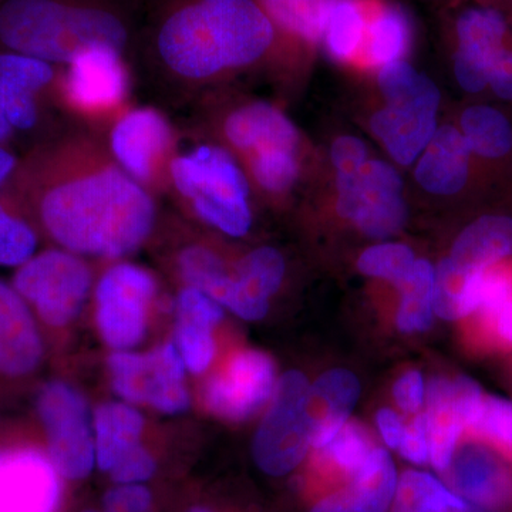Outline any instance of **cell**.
I'll return each instance as SVG.
<instances>
[{
	"instance_id": "6da1fadb",
	"label": "cell",
	"mask_w": 512,
	"mask_h": 512,
	"mask_svg": "<svg viewBox=\"0 0 512 512\" xmlns=\"http://www.w3.org/2000/svg\"><path fill=\"white\" fill-rule=\"evenodd\" d=\"M56 244L117 259L140 248L156 224L150 192L87 137L35 148L6 184Z\"/></svg>"
},
{
	"instance_id": "7a4b0ae2",
	"label": "cell",
	"mask_w": 512,
	"mask_h": 512,
	"mask_svg": "<svg viewBox=\"0 0 512 512\" xmlns=\"http://www.w3.org/2000/svg\"><path fill=\"white\" fill-rule=\"evenodd\" d=\"M275 42L258 0H170L154 37L161 63L192 82L251 66Z\"/></svg>"
},
{
	"instance_id": "3957f363",
	"label": "cell",
	"mask_w": 512,
	"mask_h": 512,
	"mask_svg": "<svg viewBox=\"0 0 512 512\" xmlns=\"http://www.w3.org/2000/svg\"><path fill=\"white\" fill-rule=\"evenodd\" d=\"M128 25L107 0H0V47L69 64L93 47L124 52Z\"/></svg>"
},
{
	"instance_id": "277c9868",
	"label": "cell",
	"mask_w": 512,
	"mask_h": 512,
	"mask_svg": "<svg viewBox=\"0 0 512 512\" xmlns=\"http://www.w3.org/2000/svg\"><path fill=\"white\" fill-rule=\"evenodd\" d=\"M168 183L211 227L231 237H242L251 227L247 175L228 151L202 144L175 154Z\"/></svg>"
},
{
	"instance_id": "5b68a950",
	"label": "cell",
	"mask_w": 512,
	"mask_h": 512,
	"mask_svg": "<svg viewBox=\"0 0 512 512\" xmlns=\"http://www.w3.org/2000/svg\"><path fill=\"white\" fill-rule=\"evenodd\" d=\"M92 282V271L79 255L52 249L19 266L12 286L43 322L60 328L82 311Z\"/></svg>"
},
{
	"instance_id": "8992f818",
	"label": "cell",
	"mask_w": 512,
	"mask_h": 512,
	"mask_svg": "<svg viewBox=\"0 0 512 512\" xmlns=\"http://www.w3.org/2000/svg\"><path fill=\"white\" fill-rule=\"evenodd\" d=\"M308 399L309 384L302 373H286L276 384L271 407L252 446L255 463L269 476L291 473L306 456L312 444Z\"/></svg>"
},
{
	"instance_id": "52a82bcc",
	"label": "cell",
	"mask_w": 512,
	"mask_h": 512,
	"mask_svg": "<svg viewBox=\"0 0 512 512\" xmlns=\"http://www.w3.org/2000/svg\"><path fill=\"white\" fill-rule=\"evenodd\" d=\"M37 412L57 473L70 480L89 476L96 463V443L89 409L80 393L66 383H47L37 399Z\"/></svg>"
},
{
	"instance_id": "ba28073f",
	"label": "cell",
	"mask_w": 512,
	"mask_h": 512,
	"mask_svg": "<svg viewBox=\"0 0 512 512\" xmlns=\"http://www.w3.org/2000/svg\"><path fill=\"white\" fill-rule=\"evenodd\" d=\"M109 369L114 390L127 402L148 404L167 414L188 409L185 365L174 343H165L147 355L114 353Z\"/></svg>"
},
{
	"instance_id": "9c48e42d",
	"label": "cell",
	"mask_w": 512,
	"mask_h": 512,
	"mask_svg": "<svg viewBox=\"0 0 512 512\" xmlns=\"http://www.w3.org/2000/svg\"><path fill=\"white\" fill-rule=\"evenodd\" d=\"M157 282L133 264L111 266L96 288V319L101 338L111 349L126 352L143 340Z\"/></svg>"
},
{
	"instance_id": "30bf717a",
	"label": "cell",
	"mask_w": 512,
	"mask_h": 512,
	"mask_svg": "<svg viewBox=\"0 0 512 512\" xmlns=\"http://www.w3.org/2000/svg\"><path fill=\"white\" fill-rule=\"evenodd\" d=\"M175 136L170 121L151 107H138L117 117L110 131L111 157L138 184L160 187L168 181Z\"/></svg>"
},
{
	"instance_id": "8fae6325",
	"label": "cell",
	"mask_w": 512,
	"mask_h": 512,
	"mask_svg": "<svg viewBox=\"0 0 512 512\" xmlns=\"http://www.w3.org/2000/svg\"><path fill=\"white\" fill-rule=\"evenodd\" d=\"M338 192L339 214L369 237H392L406 222L402 178L384 161L367 160Z\"/></svg>"
},
{
	"instance_id": "7c38bea8",
	"label": "cell",
	"mask_w": 512,
	"mask_h": 512,
	"mask_svg": "<svg viewBox=\"0 0 512 512\" xmlns=\"http://www.w3.org/2000/svg\"><path fill=\"white\" fill-rule=\"evenodd\" d=\"M66 103L77 113L106 116L123 106L128 94V73L123 52L93 47L67 64L62 80Z\"/></svg>"
},
{
	"instance_id": "4fadbf2b",
	"label": "cell",
	"mask_w": 512,
	"mask_h": 512,
	"mask_svg": "<svg viewBox=\"0 0 512 512\" xmlns=\"http://www.w3.org/2000/svg\"><path fill=\"white\" fill-rule=\"evenodd\" d=\"M440 99L433 84L413 96L387 101L372 117L370 128L394 161L410 165L419 160L436 133Z\"/></svg>"
},
{
	"instance_id": "5bb4252c",
	"label": "cell",
	"mask_w": 512,
	"mask_h": 512,
	"mask_svg": "<svg viewBox=\"0 0 512 512\" xmlns=\"http://www.w3.org/2000/svg\"><path fill=\"white\" fill-rule=\"evenodd\" d=\"M480 386L470 377L454 382L436 379L427 390V427L430 460L436 470L447 471L456 453L458 439L470 429L483 402Z\"/></svg>"
},
{
	"instance_id": "9a60e30c",
	"label": "cell",
	"mask_w": 512,
	"mask_h": 512,
	"mask_svg": "<svg viewBox=\"0 0 512 512\" xmlns=\"http://www.w3.org/2000/svg\"><path fill=\"white\" fill-rule=\"evenodd\" d=\"M275 372L271 359L261 352L238 353L224 372L205 386L208 409L228 420H244L261 409L274 394Z\"/></svg>"
},
{
	"instance_id": "2e32d148",
	"label": "cell",
	"mask_w": 512,
	"mask_h": 512,
	"mask_svg": "<svg viewBox=\"0 0 512 512\" xmlns=\"http://www.w3.org/2000/svg\"><path fill=\"white\" fill-rule=\"evenodd\" d=\"M59 495L50 458L32 448L0 453V512H55Z\"/></svg>"
},
{
	"instance_id": "e0dca14e",
	"label": "cell",
	"mask_w": 512,
	"mask_h": 512,
	"mask_svg": "<svg viewBox=\"0 0 512 512\" xmlns=\"http://www.w3.org/2000/svg\"><path fill=\"white\" fill-rule=\"evenodd\" d=\"M446 473L451 487L468 503L488 512L512 507V470L504 458L480 444L456 451Z\"/></svg>"
},
{
	"instance_id": "ac0fdd59",
	"label": "cell",
	"mask_w": 512,
	"mask_h": 512,
	"mask_svg": "<svg viewBox=\"0 0 512 512\" xmlns=\"http://www.w3.org/2000/svg\"><path fill=\"white\" fill-rule=\"evenodd\" d=\"M457 52L454 74L458 84L468 93L483 92L488 86L491 59L507 36V23L498 10L468 9L456 22Z\"/></svg>"
},
{
	"instance_id": "d6986e66",
	"label": "cell",
	"mask_w": 512,
	"mask_h": 512,
	"mask_svg": "<svg viewBox=\"0 0 512 512\" xmlns=\"http://www.w3.org/2000/svg\"><path fill=\"white\" fill-rule=\"evenodd\" d=\"M52 63L19 53H0V107L15 131H29L39 121V100L55 82Z\"/></svg>"
},
{
	"instance_id": "ffe728a7",
	"label": "cell",
	"mask_w": 512,
	"mask_h": 512,
	"mask_svg": "<svg viewBox=\"0 0 512 512\" xmlns=\"http://www.w3.org/2000/svg\"><path fill=\"white\" fill-rule=\"evenodd\" d=\"M42 357V339L28 303L0 279V373L29 375Z\"/></svg>"
},
{
	"instance_id": "44dd1931",
	"label": "cell",
	"mask_w": 512,
	"mask_h": 512,
	"mask_svg": "<svg viewBox=\"0 0 512 512\" xmlns=\"http://www.w3.org/2000/svg\"><path fill=\"white\" fill-rule=\"evenodd\" d=\"M177 349L185 369L202 373L211 365L215 355L212 329L224 313L220 303L198 289H183L177 298Z\"/></svg>"
},
{
	"instance_id": "7402d4cb",
	"label": "cell",
	"mask_w": 512,
	"mask_h": 512,
	"mask_svg": "<svg viewBox=\"0 0 512 512\" xmlns=\"http://www.w3.org/2000/svg\"><path fill=\"white\" fill-rule=\"evenodd\" d=\"M470 158V148L458 128H437L429 146L417 160L414 171L417 183L431 194H457L467 184Z\"/></svg>"
},
{
	"instance_id": "603a6c76",
	"label": "cell",
	"mask_w": 512,
	"mask_h": 512,
	"mask_svg": "<svg viewBox=\"0 0 512 512\" xmlns=\"http://www.w3.org/2000/svg\"><path fill=\"white\" fill-rule=\"evenodd\" d=\"M228 143L244 153L266 148L298 146V131L292 121L268 103H251L232 111L224 123Z\"/></svg>"
},
{
	"instance_id": "cb8c5ba5",
	"label": "cell",
	"mask_w": 512,
	"mask_h": 512,
	"mask_svg": "<svg viewBox=\"0 0 512 512\" xmlns=\"http://www.w3.org/2000/svg\"><path fill=\"white\" fill-rule=\"evenodd\" d=\"M360 384L348 370H330L309 387L312 446L325 448L346 424L359 399Z\"/></svg>"
},
{
	"instance_id": "d4e9b609",
	"label": "cell",
	"mask_w": 512,
	"mask_h": 512,
	"mask_svg": "<svg viewBox=\"0 0 512 512\" xmlns=\"http://www.w3.org/2000/svg\"><path fill=\"white\" fill-rule=\"evenodd\" d=\"M512 256V218L485 215L468 225L454 242L448 256L464 274L483 271Z\"/></svg>"
},
{
	"instance_id": "484cf974",
	"label": "cell",
	"mask_w": 512,
	"mask_h": 512,
	"mask_svg": "<svg viewBox=\"0 0 512 512\" xmlns=\"http://www.w3.org/2000/svg\"><path fill=\"white\" fill-rule=\"evenodd\" d=\"M143 430V416L130 404L114 402L100 406L94 416L97 466L110 471L127 451L140 444Z\"/></svg>"
},
{
	"instance_id": "4316f807",
	"label": "cell",
	"mask_w": 512,
	"mask_h": 512,
	"mask_svg": "<svg viewBox=\"0 0 512 512\" xmlns=\"http://www.w3.org/2000/svg\"><path fill=\"white\" fill-rule=\"evenodd\" d=\"M397 481L392 458L383 448L375 447L345 488L349 512H387L393 504Z\"/></svg>"
},
{
	"instance_id": "83f0119b",
	"label": "cell",
	"mask_w": 512,
	"mask_h": 512,
	"mask_svg": "<svg viewBox=\"0 0 512 512\" xmlns=\"http://www.w3.org/2000/svg\"><path fill=\"white\" fill-rule=\"evenodd\" d=\"M410 22L403 9L392 3H370L365 46L375 66L399 62L410 46Z\"/></svg>"
},
{
	"instance_id": "f1b7e54d",
	"label": "cell",
	"mask_w": 512,
	"mask_h": 512,
	"mask_svg": "<svg viewBox=\"0 0 512 512\" xmlns=\"http://www.w3.org/2000/svg\"><path fill=\"white\" fill-rule=\"evenodd\" d=\"M333 2L335 0H258L274 25L276 37L284 35L308 45L322 40Z\"/></svg>"
},
{
	"instance_id": "f546056e",
	"label": "cell",
	"mask_w": 512,
	"mask_h": 512,
	"mask_svg": "<svg viewBox=\"0 0 512 512\" xmlns=\"http://www.w3.org/2000/svg\"><path fill=\"white\" fill-rule=\"evenodd\" d=\"M178 271L188 286L204 292L225 308H231L238 282L214 251L201 245L183 249L178 256Z\"/></svg>"
},
{
	"instance_id": "4dcf8cb0",
	"label": "cell",
	"mask_w": 512,
	"mask_h": 512,
	"mask_svg": "<svg viewBox=\"0 0 512 512\" xmlns=\"http://www.w3.org/2000/svg\"><path fill=\"white\" fill-rule=\"evenodd\" d=\"M370 3L365 0H335L326 20L322 40L330 55L349 60L365 45Z\"/></svg>"
},
{
	"instance_id": "1f68e13d",
	"label": "cell",
	"mask_w": 512,
	"mask_h": 512,
	"mask_svg": "<svg viewBox=\"0 0 512 512\" xmlns=\"http://www.w3.org/2000/svg\"><path fill=\"white\" fill-rule=\"evenodd\" d=\"M460 131L471 153L484 158H501L512 150V126L500 110L471 106L460 119Z\"/></svg>"
},
{
	"instance_id": "d6a6232c",
	"label": "cell",
	"mask_w": 512,
	"mask_h": 512,
	"mask_svg": "<svg viewBox=\"0 0 512 512\" xmlns=\"http://www.w3.org/2000/svg\"><path fill=\"white\" fill-rule=\"evenodd\" d=\"M464 505L466 500L437 478L420 471H406L397 481L392 512H453Z\"/></svg>"
},
{
	"instance_id": "836d02e7",
	"label": "cell",
	"mask_w": 512,
	"mask_h": 512,
	"mask_svg": "<svg viewBox=\"0 0 512 512\" xmlns=\"http://www.w3.org/2000/svg\"><path fill=\"white\" fill-rule=\"evenodd\" d=\"M9 188H0V266H22L36 255L37 234Z\"/></svg>"
},
{
	"instance_id": "e575fe53",
	"label": "cell",
	"mask_w": 512,
	"mask_h": 512,
	"mask_svg": "<svg viewBox=\"0 0 512 512\" xmlns=\"http://www.w3.org/2000/svg\"><path fill=\"white\" fill-rule=\"evenodd\" d=\"M403 292L397 325L403 332H423L433 319L434 269L426 259L414 264L406 281L399 286Z\"/></svg>"
},
{
	"instance_id": "d590c367",
	"label": "cell",
	"mask_w": 512,
	"mask_h": 512,
	"mask_svg": "<svg viewBox=\"0 0 512 512\" xmlns=\"http://www.w3.org/2000/svg\"><path fill=\"white\" fill-rule=\"evenodd\" d=\"M285 261L274 248H258L239 261L235 279L256 299L268 301L284 281Z\"/></svg>"
},
{
	"instance_id": "8d00e7d4",
	"label": "cell",
	"mask_w": 512,
	"mask_h": 512,
	"mask_svg": "<svg viewBox=\"0 0 512 512\" xmlns=\"http://www.w3.org/2000/svg\"><path fill=\"white\" fill-rule=\"evenodd\" d=\"M251 173L262 190L284 194L296 183L299 165L293 148H266L249 154Z\"/></svg>"
},
{
	"instance_id": "74e56055",
	"label": "cell",
	"mask_w": 512,
	"mask_h": 512,
	"mask_svg": "<svg viewBox=\"0 0 512 512\" xmlns=\"http://www.w3.org/2000/svg\"><path fill=\"white\" fill-rule=\"evenodd\" d=\"M414 264L416 259L412 249L407 245L392 244V242L366 249L357 262L362 274L387 279L397 286L406 281Z\"/></svg>"
},
{
	"instance_id": "f35d334b",
	"label": "cell",
	"mask_w": 512,
	"mask_h": 512,
	"mask_svg": "<svg viewBox=\"0 0 512 512\" xmlns=\"http://www.w3.org/2000/svg\"><path fill=\"white\" fill-rule=\"evenodd\" d=\"M470 430L490 441L512 461V403L501 397H483Z\"/></svg>"
},
{
	"instance_id": "ab89813d",
	"label": "cell",
	"mask_w": 512,
	"mask_h": 512,
	"mask_svg": "<svg viewBox=\"0 0 512 512\" xmlns=\"http://www.w3.org/2000/svg\"><path fill=\"white\" fill-rule=\"evenodd\" d=\"M470 274L458 271L450 258L443 259L437 266L434 272L433 309L440 318L453 320L467 316L464 296Z\"/></svg>"
},
{
	"instance_id": "60d3db41",
	"label": "cell",
	"mask_w": 512,
	"mask_h": 512,
	"mask_svg": "<svg viewBox=\"0 0 512 512\" xmlns=\"http://www.w3.org/2000/svg\"><path fill=\"white\" fill-rule=\"evenodd\" d=\"M325 448H328L333 463L350 477L366 463L375 450L365 429L357 423L345 424Z\"/></svg>"
},
{
	"instance_id": "b9f144b4",
	"label": "cell",
	"mask_w": 512,
	"mask_h": 512,
	"mask_svg": "<svg viewBox=\"0 0 512 512\" xmlns=\"http://www.w3.org/2000/svg\"><path fill=\"white\" fill-rule=\"evenodd\" d=\"M511 301V276L501 269H493V266L484 269L478 278L477 311L495 319Z\"/></svg>"
},
{
	"instance_id": "7bdbcfd3",
	"label": "cell",
	"mask_w": 512,
	"mask_h": 512,
	"mask_svg": "<svg viewBox=\"0 0 512 512\" xmlns=\"http://www.w3.org/2000/svg\"><path fill=\"white\" fill-rule=\"evenodd\" d=\"M156 471V461L146 448L138 444L131 448L109 471L119 484H138L147 481Z\"/></svg>"
},
{
	"instance_id": "ee69618b",
	"label": "cell",
	"mask_w": 512,
	"mask_h": 512,
	"mask_svg": "<svg viewBox=\"0 0 512 512\" xmlns=\"http://www.w3.org/2000/svg\"><path fill=\"white\" fill-rule=\"evenodd\" d=\"M151 494L140 484H120L104 497L106 512H147Z\"/></svg>"
},
{
	"instance_id": "f6af8a7d",
	"label": "cell",
	"mask_w": 512,
	"mask_h": 512,
	"mask_svg": "<svg viewBox=\"0 0 512 512\" xmlns=\"http://www.w3.org/2000/svg\"><path fill=\"white\" fill-rule=\"evenodd\" d=\"M400 453L414 464H426L430 458L429 427L426 414H420L416 420L404 429L399 444Z\"/></svg>"
},
{
	"instance_id": "bcb514c9",
	"label": "cell",
	"mask_w": 512,
	"mask_h": 512,
	"mask_svg": "<svg viewBox=\"0 0 512 512\" xmlns=\"http://www.w3.org/2000/svg\"><path fill=\"white\" fill-rule=\"evenodd\" d=\"M488 84L500 99L512 101V50L501 47L488 69Z\"/></svg>"
},
{
	"instance_id": "7dc6e473",
	"label": "cell",
	"mask_w": 512,
	"mask_h": 512,
	"mask_svg": "<svg viewBox=\"0 0 512 512\" xmlns=\"http://www.w3.org/2000/svg\"><path fill=\"white\" fill-rule=\"evenodd\" d=\"M330 158L336 170L360 167L369 160L366 144L360 138L352 136L338 138L330 150Z\"/></svg>"
},
{
	"instance_id": "c3c4849f",
	"label": "cell",
	"mask_w": 512,
	"mask_h": 512,
	"mask_svg": "<svg viewBox=\"0 0 512 512\" xmlns=\"http://www.w3.org/2000/svg\"><path fill=\"white\" fill-rule=\"evenodd\" d=\"M393 393L394 399L403 410L417 412L424 400L423 377L419 372L406 373L394 386Z\"/></svg>"
},
{
	"instance_id": "681fc988",
	"label": "cell",
	"mask_w": 512,
	"mask_h": 512,
	"mask_svg": "<svg viewBox=\"0 0 512 512\" xmlns=\"http://www.w3.org/2000/svg\"><path fill=\"white\" fill-rule=\"evenodd\" d=\"M377 424H379L384 443L389 447L399 448L404 433L402 420L399 419V416L390 409L380 410L377 414Z\"/></svg>"
},
{
	"instance_id": "f907efd6",
	"label": "cell",
	"mask_w": 512,
	"mask_h": 512,
	"mask_svg": "<svg viewBox=\"0 0 512 512\" xmlns=\"http://www.w3.org/2000/svg\"><path fill=\"white\" fill-rule=\"evenodd\" d=\"M311 512H349L345 490L336 491L320 500Z\"/></svg>"
},
{
	"instance_id": "816d5d0a",
	"label": "cell",
	"mask_w": 512,
	"mask_h": 512,
	"mask_svg": "<svg viewBox=\"0 0 512 512\" xmlns=\"http://www.w3.org/2000/svg\"><path fill=\"white\" fill-rule=\"evenodd\" d=\"M19 160L12 151L0 144V188L8 184L16 168H18Z\"/></svg>"
},
{
	"instance_id": "f5cc1de1",
	"label": "cell",
	"mask_w": 512,
	"mask_h": 512,
	"mask_svg": "<svg viewBox=\"0 0 512 512\" xmlns=\"http://www.w3.org/2000/svg\"><path fill=\"white\" fill-rule=\"evenodd\" d=\"M495 322H497V329L501 338L512 343V301L495 318Z\"/></svg>"
},
{
	"instance_id": "db71d44e",
	"label": "cell",
	"mask_w": 512,
	"mask_h": 512,
	"mask_svg": "<svg viewBox=\"0 0 512 512\" xmlns=\"http://www.w3.org/2000/svg\"><path fill=\"white\" fill-rule=\"evenodd\" d=\"M15 134V128L10 126L8 119H6L5 113H3L2 107H0V144L5 146L6 143Z\"/></svg>"
},
{
	"instance_id": "11a10c76",
	"label": "cell",
	"mask_w": 512,
	"mask_h": 512,
	"mask_svg": "<svg viewBox=\"0 0 512 512\" xmlns=\"http://www.w3.org/2000/svg\"><path fill=\"white\" fill-rule=\"evenodd\" d=\"M453 512H488L487 510H484V508L478 507L476 504H471L466 501V505L461 508H457V510H454Z\"/></svg>"
},
{
	"instance_id": "9f6ffc18",
	"label": "cell",
	"mask_w": 512,
	"mask_h": 512,
	"mask_svg": "<svg viewBox=\"0 0 512 512\" xmlns=\"http://www.w3.org/2000/svg\"><path fill=\"white\" fill-rule=\"evenodd\" d=\"M190 512H211V511L207 510V508L197 507V508H192V510Z\"/></svg>"
},
{
	"instance_id": "6f0895ef",
	"label": "cell",
	"mask_w": 512,
	"mask_h": 512,
	"mask_svg": "<svg viewBox=\"0 0 512 512\" xmlns=\"http://www.w3.org/2000/svg\"><path fill=\"white\" fill-rule=\"evenodd\" d=\"M86 512H96V511H86Z\"/></svg>"
}]
</instances>
